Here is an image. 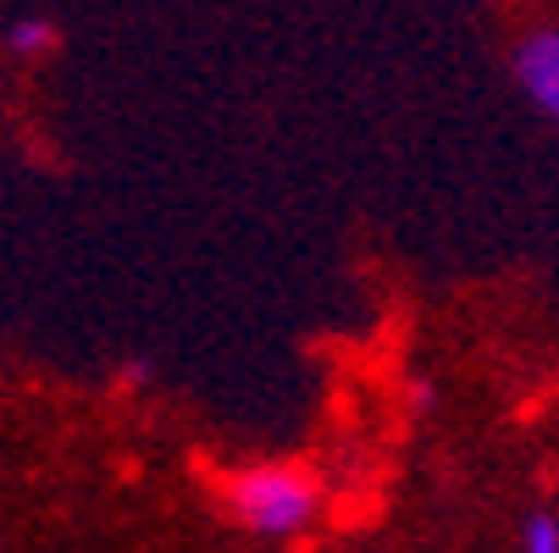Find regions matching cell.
Returning a JSON list of instances; mask_svg holds the SVG:
<instances>
[{
    "instance_id": "6da1fadb",
    "label": "cell",
    "mask_w": 559,
    "mask_h": 553,
    "mask_svg": "<svg viewBox=\"0 0 559 553\" xmlns=\"http://www.w3.org/2000/svg\"><path fill=\"white\" fill-rule=\"evenodd\" d=\"M227 509L250 537L283 542V537H299L322 515V482L299 465H255L245 477H233Z\"/></svg>"
},
{
    "instance_id": "7a4b0ae2",
    "label": "cell",
    "mask_w": 559,
    "mask_h": 553,
    "mask_svg": "<svg viewBox=\"0 0 559 553\" xmlns=\"http://www.w3.org/2000/svg\"><path fill=\"white\" fill-rule=\"evenodd\" d=\"M510 67H515L521 95H526L548 122H559V28H554V23H543V28L521 34V45H515Z\"/></svg>"
},
{
    "instance_id": "3957f363",
    "label": "cell",
    "mask_w": 559,
    "mask_h": 553,
    "mask_svg": "<svg viewBox=\"0 0 559 553\" xmlns=\"http://www.w3.org/2000/svg\"><path fill=\"white\" fill-rule=\"evenodd\" d=\"M521 553H559V515L554 509H532L521 520V537H515Z\"/></svg>"
},
{
    "instance_id": "277c9868",
    "label": "cell",
    "mask_w": 559,
    "mask_h": 553,
    "mask_svg": "<svg viewBox=\"0 0 559 553\" xmlns=\"http://www.w3.org/2000/svg\"><path fill=\"white\" fill-rule=\"evenodd\" d=\"M56 45V28L45 23V17H17L12 28H7V50L12 56H45Z\"/></svg>"
}]
</instances>
